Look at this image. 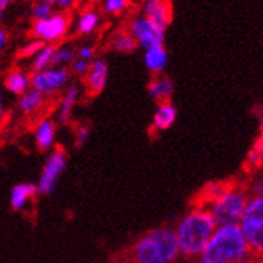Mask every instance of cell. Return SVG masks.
Returning <instances> with one entry per match:
<instances>
[{"instance_id":"8fae6325","label":"cell","mask_w":263,"mask_h":263,"mask_svg":"<svg viewBox=\"0 0 263 263\" xmlns=\"http://www.w3.org/2000/svg\"><path fill=\"white\" fill-rule=\"evenodd\" d=\"M108 63L104 60H95L88 66V71L84 76V82H85V90L87 95L90 97H97L106 87L108 82Z\"/></svg>"},{"instance_id":"d6986e66","label":"cell","mask_w":263,"mask_h":263,"mask_svg":"<svg viewBox=\"0 0 263 263\" xmlns=\"http://www.w3.org/2000/svg\"><path fill=\"white\" fill-rule=\"evenodd\" d=\"M167 61H168V55L164 45L151 47L146 50V53H144V64H146V68L154 74L162 72L167 66Z\"/></svg>"},{"instance_id":"d6a6232c","label":"cell","mask_w":263,"mask_h":263,"mask_svg":"<svg viewBox=\"0 0 263 263\" xmlns=\"http://www.w3.org/2000/svg\"><path fill=\"white\" fill-rule=\"evenodd\" d=\"M7 41H8V34L5 29H0V50H2L5 45H7Z\"/></svg>"},{"instance_id":"4dcf8cb0","label":"cell","mask_w":263,"mask_h":263,"mask_svg":"<svg viewBox=\"0 0 263 263\" xmlns=\"http://www.w3.org/2000/svg\"><path fill=\"white\" fill-rule=\"evenodd\" d=\"M93 55H95V50L91 48V47H82V48H79V58L81 60H85V61H88V60H91L93 58Z\"/></svg>"},{"instance_id":"8992f818","label":"cell","mask_w":263,"mask_h":263,"mask_svg":"<svg viewBox=\"0 0 263 263\" xmlns=\"http://www.w3.org/2000/svg\"><path fill=\"white\" fill-rule=\"evenodd\" d=\"M71 24V16L66 11H55L53 15L42 21H34L31 35L35 37V41L51 45L58 42L68 34Z\"/></svg>"},{"instance_id":"2e32d148","label":"cell","mask_w":263,"mask_h":263,"mask_svg":"<svg viewBox=\"0 0 263 263\" xmlns=\"http://www.w3.org/2000/svg\"><path fill=\"white\" fill-rule=\"evenodd\" d=\"M39 194L37 186L34 183H20L11 190L10 194V204L13 210H23L31 199Z\"/></svg>"},{"instance_id":"6da1fadb","label":"cell","mask_w":263,"mask_h":263,"mask_svg":"<svg viewBox=\"0 0 263 263\" xmlns=\"http://www.w3.org/2000/svg\"><path fill=\"white\" fill-rule=\"evenodd\" d=\"M215 230L217 225L209 210L194 205L174 230L178 252L186 258L201 255Z\"/></svg>"},{"instance_id":"8d00e7d4","label":"cell","mask_w":263,"mask_h":263,"mask_svg":"<svg viewBox=\"0 0 263 263\" xmlns=\"http://www.w3.org/2000/svg\"><path fill=\"white\" fill-rule=\"evenodd\" d=\"M4 11H5V10L0 8V21H2V18H4Z\"/></svg>"},{"instance_id":"e0dca14e","label":"cell","mask_w":263,"mask_h":263,"mask_svg":"<svg viewBox=\"0 0 263 263\" xmlns=\"http://www.w3.org/2000/svg\"><path fill=\"white\" fill-rule=\"evenodd\" d=\"M5 87L8 91L15 95H23L29 90L31 87V74L26 72L24 69H11L8 76L5 77Z\"/></svg>"},{"instance_id":"d590c367","label":"cell","mask_w":263,"mask_h":263,"mask_svg":"<svg viewBox=\"0 0 263 263\" xmlns=\"http://www.w3.org/2000/svg\"><path fill=\"white\" fill-rule=\"evenodd\" d=\"M8 0H0V8H2V10H5L7 7H8Z\"/></svg>"},{"instance_id":"30bf717a","label":"cell","mask_w":263,"mask_h":263,"mask_svg":"<svg viewBox=\"0 0 263 263\" xmlns=\"http://www.w3.org/2000/svg\"><path fill=\"white\" fill-rule=\"evenodd\" d=\"M143 16L165 31L174 20V4L167 0H148L143 5Z\"/></svg>"},{"instance_id":"5b68a950","label":"cell","mask_w":263,"mask_h":263,"mask_svg":"<svg viewBox=\"0 0 263 263\" xmlns=\"http://www.w3.org/2000/svg\"><path fill=\"white\" fill-rule=\"evenodd\" d=\"M239 230L254 257L263 251V197L261 194L249 197V202L239 221Z\"/></svg>"},{"instance_id":"3957f363","label":"cell","mask_w":263,"mask_h":263,"mask_svg":"<svg viewBox=\"0 0 263 263\" xmlns=\"http://www.w3.org/2000/svg\"><path fill=\"white\" fill-rule=\"evenodd\" d=\"M249 255V246L238 225L217 227L201 254V263H234Z\"/></svg>"},{"instance_id":"9c48e42d","label":"cell","mask_w":263,"mask_h":263,"mask_svg":"<svg viewBox=\"0 0 263 263\" xmlns=\"http://www.w3.org/2000/svg\"><path fill=\"white\" fill-rule=\"evenodd\" d=\"M69 81V71L66 68H48L31 74V87L41 95L48 97L57 93Z\"/></svg>"},{"instance_id":"ffe728a7","label":"cell","mask_w":263,"mask_h":263,"mask_svg":"<svg viewBox=\"0 0 263 263\" xmlns=\"http://www.w3.org/2000/svg\"><path fill=\"white\" fill-rule=\"evenodd\" d=\"M109 47L114 51H119V53H134L138 45L127 29H121L112 34L109 41Z\"/></svg>"},{"instance_id":"74e56055","label":"cell","mask_w":263,"mask_h":263,"mask_svg":"<svg viewBox=\"0 0 263 263\" xmlns=\"http://www.w3.org/2000/svg\"><path fill=\"white\" fill-rule=\"evenodd\" d=\"M199 263H201V261H199Z\"/></svg>"},{"instance_id":"484cf974","label":"cell","mask_w":263,"mask_h":263,"mask_svg":"<svg viewBox=\"0 0 263 263\" xmlns=\"http://www.w3.org/2000/svg\"><path fill=\"white\" fill-rule=\"evenodd\" d=\"M261 156H263V146H261V138H258L254 146L251 148V151H249L247 154V159H246V164L249 168H260L261 165Z\"/></svg>"},{"instance_id":"1f68e13d","label":"cell","mask_w":263,"mask_h":263,"mask_svg":"<svg viewBox=\"0 0 263 263\" xmlns=\"http://www.w3.org/2000/svg\"><path fill=\"white\" fill-rule=\"evenodd\" d=\"M57 7H60L63 11H66V10H69L72 5H76V2H71V0H58V2H53Z\"/></svg>"},{"instance_id":"f1b7e54d","label":"cell","mask_w":263,"mask_h":263,"mask_svg":"<svg viewBox=\"0 0 263 263\" xmlns=\"http://www.w3.org/2000/svg\"><path fill=\"white\" fill-rule=\"evenodd\" d=\"M88 134H90V127L88 125H79L77 127V130H76V146L77 148H82L84 144H85V141H87V138H88Z\"/></svg>"},{"instance_id":"7c38bea8","label":"cell","mask_w":263,"mask_h":263,"mask_svg":"<svg viewBox=\"0 0 263 263\" xmlns=\"http://www.w3.org/2000/svg\"><path fill=\"white\" fill-rule=\"evenodd\" d=\"M57 137V124L51 119H44L35 125L34 130V140L35 146L41 151H47L51 148V144L55 143Z\"/></svg>"},{"instance_id":"7a4b0ae2","label":"cell","mask_w":263,"mask_h":263,"mask_svg":"<svg viewBox=\"0 0 263 263\" xmlns=\"http://www.w3.org/2000/svg\"><path fill=\"white\" fill-rule=\"evenodd\" d=\"M178 255L174 230L159 227L141 234L134 242L127 263H175Z\"/></svg>"},{"instance_id":"5bb4252c","label":"cell","mask_w":263,"mask_h":263,"mask_svg":"<svg viewBox=\"0 0 263 263\" xmlns=\"http://www.w3.org/2000/svg\"><path fill=\"white\" fill-rule=\"evenodd\" d=\"M177 121V108L172 101L157 104V109L153 116V128L156 132H162L170 128Z\"/></svg>"},{"instance_id":"ac0fdd59","label":"cell","mask_w":263,"mask_h":263,"mask_svg":"<svg viewBox=\"0 0 263 263\" xmlns=\"http://www.w3.org/2000/svg\"><path fill=\"white\" fill-rule=\"evenodd\" d=\"M18 106L24 116H34L37 112H41V109L45 106V97L31 88L20 97Z\"/></svg>"},{"instance_id":"9a60e30c","label":"cell","mask_w":263,"mask_h":263,"mask_svg":"<svg viewBox=\"0 0 263 263\" xmlns=\"http://www.w3.org/2000/svg\"><path fill=\"white\" fill-rule=\"evenodd\" d=\"M174 88H175L174 82L165 76L154 77L148 85L149 95L154 101H157V104L170 101V98H172V95H174Z\"/></svg>"},{"instance_id":"f546056e","label":"cell","mask_w":263,"mask_h":263,"mask_svg":"<svg viewBox=\"0 0 263 263\" xmlns=\"http://www.w3.org/2000/svg\"><path fill=\"white\" fill-rule=\"evenodd\" d=\"M88 66H90L88 61L81 60V58H76L72 61V72L74 74H79V76H85L87 71H88Z\"/></svg>"},{"instance_id":"4fadbf2b","label":"cell","mask_w":263,"mask_h":263,"mask_svg":"<svg viewBox=\"0 0 263 263\" xmlns=\"http://www.w3.org/2000/svg\"><path fill=\"white\" fill-rule=\"evenodd\" d=\"M231 185V181H214V183H207V185L197 193L194 197V205L196 207H204L209 209V205L212 204L218 196H221L228 190Z\"/></svg>"},{"instance_id":"cb8c5ba5","label":"cell","mask_w":263,"mask_h":263,"mask_svg":"<svg viewBox=\"0 0 263 263\" xmlns=\"http://www.w3.org/2000/svg\"><path fill=\"white\" fill-rule=\"evenodd\" d=\"M76 60V51L69 47L55 48L53 58H51V68H64L66 64H69Z\"/></svg>"},{"instance_id":"ba28073f","label":"cell","mask_w":263,"mask_h":263,"mask_svg":"<svg viewBox=\"0 0 263 263\" xmlns=\"http://www.w3.org/2000/svg\"><path fill=\"white\" fill-rule=\"evenodd\" d=\"M66 165H68V154H66V151L63 148H57L50 154V157L44 165L42 175L39 178V183L35 185L37 191L42 194H50L53 191L58 178L64 172Z\"/></svg>"},{"instance_id":"d4e9b609","label":"cell","mask_w":263,"mask_h":263,"mask_svg":"<svg viewBox=\"0 0 263 263\" xmlns=\"http://www.w3.org/2000/svg\"><path fill=\"white\" fill-rule=\"evenodd\" d=\"M31 13H32L34 21L47 20L55 13V4L53 2H37V4H34Z\"/></svg>"},{"instance_id":"7402d4cb","label":"cell","mask_w":263,"mask_h":263,"mask_svg":"<svg viewBox=\"0 0 263 263\" xmlns=\"http://www.w3.org/2000/svg\"><path fill=\"white\" fill-rule=\"evenodd\" d=\"M100 24V15L98 11L93 10V8H85L81 16H79V21H77V31L79 34H91L95 32V29L98 28Z\"/></svg>"},{"instance_id":"e575fe53","label":"cell","mask_w":263,"mask_h":263,"mask_svg":"<svg viewBox=\"0 0 263 263\" xmlns=\"http://www.w3.org/2000/svg\"><path fill=\"white\" fill-rule=\"evenodd\" d=\"M5 121V108H4V101H2V95H0V125Z\"/></svg>"},{"instance_id":"52a82bcc","label":"cell","mask_w":263,"mask_h":263,"mask_svg":"<svg viewBox=\"0 0 263 263\" xmlns=\"http://www.w3.org/2000/svg\"><path fill=\"white\" fill-rule=\"evenodd\" d=\"M127 31L135 39L137 45L143 47L144 50H148L151 47H157V45H164L165 31L161 29L159 26H156L148 18H144L143 15L132 18Z\"/></svg>"},{"instance_id":"277c9868","label":"cell","mask_w":263,"mask_h":263,"mask_svg":"<svg viewBox=\"0 0 263 263\" xmlns=\"http://www.w3.org/2000/svg\"><path fill=\"white\" fill-rule=\"evenodd\" d=\"M247 202H249V191L246 190V186L231 181L228 190L221 196H218L209 205L207 210L212 215L217 227L239 225Z\"/></svg>"},{"instance_id":"836d02e7","label":"cell","mask_w":263,"mask_h":263,"mask_svg":"<svg viewBox=\"0 0 263 263\" xmlns=\"http://www.w3.org/2000/svg\"><path fill=\"white\" fill-rule=\"evenodd\" d=\"M234 263H260V260H258V257L249 255V257H246V258H242L239 261H234Z\"/></svg>"},{"instance_id":"83f0119b","label":"cell","mask_w":263,"mask_h":263,"mask_svg":"<svg viewBox=\"0 0 263 263\" xmlns=\"http://www.w3.org/2000/svg\"><path fill=\"white\" fill-rule=\"evenodd\" d=\"M45 44L41 41H34L28 45H24L20 51H18V58H34L37 55V51L41 50Z\"/></svg>"},{"instance_id":"44dd1931","label":"cell","mask_w":263,"mask_h":263,"mask_svg":"<svg viewBox=\"0 0 263 263\" xmlns=\"http://www.w3.org/2000/svg\"><path fill=\"white\" fill-rule=\"evenodd\" d=\"M77 98H79V88H77V85H71L68 90H66V93L63 97V103H61V106H60L58 121L61 124L69 121V117L72 114V109H74L76 103H77Z\"/></svg>"},{"instance_id":"603a6c76","label":"cell","mask_w":263,"mask_h":263,"mask_svg":"<svg viewBox=\"0 0 263 263\" xmlns=\"http://www.w3.org/2000/svg\"><path fill=\"white\" fill-rule=\"evenodd\" d=\"M55 45H48L45 44L41 50L37 51V55L32 58V64H31V71L34 72H41L44 69L51 68V58H53L55 53Z\"/></svg>"},{"instance_id":"4316f807","label":"cell","mask_w":263,"mask_h":263,"mask_svg":"<svg viewBox=\"0 0 263 263\" xmlns=\"http://www.w3.org/2000/svg\"><path fill=\"white\" fill-rule=\"evenodd\" d=\"M128 7L130 4L127 0H106V2L103 4V10L109 13V15H121Z\"/></svg>"}]
</instances>
